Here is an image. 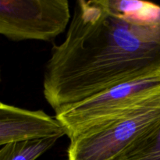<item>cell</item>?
<instances>
[{"instance_id":"7a4b0ae2","label":"cell","mask_w":160,"mask_h":160,"mask_svg":"<svg viewBox=\"0 0 160 160\" xmlns=\"http://www.w3.org/2000/svg\"><path fill=\"white\" fill-rule=\"evenodd\" d=\"M160 96V72L118 84L56 114L70 140Z\"/></svg>"},{"instance_id":"8992f818","label":"cell","mask_w":160,"mask_h":160,"mask_svg":"<svg viewBox=\"0 0 160 160\" xmlns=\"http://www.w3.org/2000/svg\"><path fill=\"white\" fill-rule=\"evenodd\" d=\"M58 138L13 142L1 146L0 160H36L52 148Z\"/></svg>"},{"instance_id":"277c9868","label":"cell","mask_w":160,"mask_h":160,"mask_svg":"<svg viewBox=\"0 0 160 160\" xmlns=\"http://www.w3.org/2000/svg\"><path fill=\"white\" fill-rule=\"evenodd\" d=\"M71 19L67 0L0 1V34L14 42H52Z\"/></svg>"},{"instance_id":"5b68a950","label":"cell","mask_w":160,"mask_h":160,"mask_svg":"<svg viewBox=\"0 0 160 160\" xmlns=\"http://www.w3.org/2000/svg\"><path fill=\"white\" fill-rule=\"evenodd\" d=\"M67 136L56 117L43 110H29L12 105L0 104V145L13 142L59 139Z\"/></svg>"},{"instance_id":"6da1fadb","label":"cell","mask_w":160,"mask_h":160,"mask_svg":"<svg viewBox=\"0 0 160 160\" xmlns=\"http://www.w3.org/2000/svg\"><path fill=\"white\" fill-rule=\"evenodd\" d=\"M160 72V6L78 0L65 39L45 65L43 95L56 114L105 90Z\"/></svg>"},{"instance_id":"3957f363","label":"cell","mask_w":160,"mask_h":160,"mask_svg":"<svg viewBox=\"0 0 160 160\" xmlns=\"http://www.w3.org/2000/svg\"><path fill=\"white\" fill-rule=\"evenodd\" d=\"M160 124V96L70 140L67 160H115Z\"/></svg>"},{"instance_id":"52a82bcc","label":"cell","mask_w":160,"mask_h":160,"mask_svg":"<svg viewBox=\"0 0 160 160\" xmlns=\"http://www.w3.org/2000/svg\"><path fill=\"white\" fill-rule=\"evenodd\" d=\"M115 160H160V124Z\"/></svg>"}]
</instances>
